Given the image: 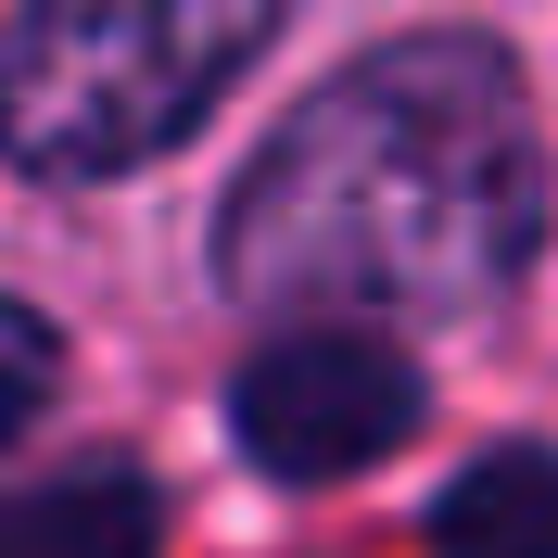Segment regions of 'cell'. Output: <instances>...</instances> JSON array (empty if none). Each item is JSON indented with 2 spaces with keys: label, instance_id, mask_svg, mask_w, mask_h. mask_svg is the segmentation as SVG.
<instances>
[{
  "label": "cell",
  "instance_id": "6da1fadb",
  "mask_svg": "<svg viewBox=\"0 0 558 558\" xmlns=\"http://www.w3.org/2000/svg\"><path fill=\"white\" fill-rule=\"evenodd\" d=\"M546 242V153L508 51L407 38L317 89L229 191V292L254 305L457 317Z\"/></svg>",
  "mask_w": 558,
  "mask_h": 558
},
{
  "label": "cell",
  "instance_id": "7a4b0ae2",
  "mask_svg": "<svg viewBox=\"0 0 558 558\" xmlns=\"http://www.w3.org/2000/svg\"><path fill=\"white\" fill-rule=\"evenodd\" d=\"M279 0H38L0 64V128L38 178H114L204 128Z\"/></svg>",
  "mask_w": 558,
  "mask_h": 558
},
{
  "label": "cell",
  "instance_id": "3957f363",
  "mask_svg": "<svg viewBox=\"0 0 558 558\" xmlns=\"http://www.w3.org/2000/svg\"><path fill=\"white\" fill-rule=\"evenodd\" d=\"M229 407H242L254 470H279V483H343V470H368V457L407 445L418 368L381 343V330H279V343L242 368Z\"/></svg>",
  "mask_w": 558,
  "mask_h": 558
},
{
  "label": "cell",
  "instance_id": "277c9868",
  "mask_svg": "<svg viewBox=\"0 0 558 558\" xmlns=\"http://www.w3.org/2000/svg\"><path fill=\"white\" fill-rule=\"evenodd\" d=\"M445 558H558V457L546 445H495L483 470H457L432 508Z\"/></svg>",
  "mask_w": 558,
  "mask_h": 558
},
{
  "label": "cell",
  "instance_id": "5b68a950",
  "mask_svg": "<svg viewBox=\"0 0 558 558\" xmlns=\"http://www.w3.org/2000/svg\"><path fill=\"white\" fill-rule=\"evenodd\" d=\"M0 558H153V483L76 470V483L0 495Z\"/></svg>",
  "mask_w": 558,
  "mask_h": 558
},
{
  "label": "cell",
  "instance_id": "8992f818",
  "mask_svg": "<svg viewBox=\"0 0 558 558\" xmlns=\"http://www.w3.org/2000/svg\"><path fill=\"white\" fill-rule=\"evenodd\" d=\"M38 393H51V330L26 305H0V445L38 418Z\"/></svg>",
  "mask_w": 558,
  "mask_h": 558
}]
</instances>
